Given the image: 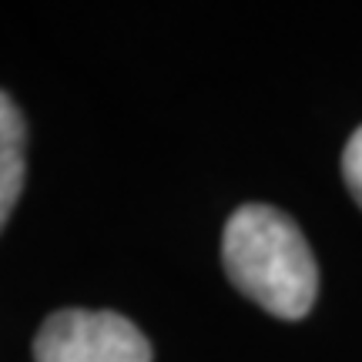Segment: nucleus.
Listing matches in <instances>:
<instances>
[{
  "mask_svg": "<svg viewBox=\"0 0 362 362\" xmlns=\"http://www.w3.org/2000/svg\"><path fill=\"white\" fill-rule=\"evenodd\" d=\"M221 262L232 285L279 319L309 315L319 269L298 225L272 205H242L225 225Z\"/></svg>",
  "mask_w": 362,
  "mask_h": 362,
  "instance_id": "nucleus-1",
  "label": "nucleus"
},
{
  "mask_svg": "<svg viewBox=\"0 0 362 362\" xmlns=\"http://www.w3.org/2000/svg\"><path fill=\"white\" fill-rule=\"evenodd\" d=\"M37 362H151L138 325L117 312L61 309L47 315L34 339Z\"/></svg>",
  "mask_w": 362,
  "mask_h": 362,
  "instance_id": "nucleus-2",
  "label": "nucleus"
},
{
  "mask_svg": "<svg viewBox=\"0 0 362 362\" xmlns=\"http://www.w3.org/2000/svg\"><path fill=\"white\" fill-rule=\"evenodd\" d=\"M342 178H346V188L362 208V128L352 134L346 151H342Z\"/></svg>",
  "mask_w": 362,
  "mask_h": 362,
  "instance_id": "nucleus-4",
  "label": "nucleus"
},
{
  "mask_svg": "<svg viewBox=\"0 0 362 362\" xmlns=\"http://www.w3.org/2000/svg\"><path fill=\"white\" fill-rule=\"evenodd\" d=\"M27 121L7 90H0V232L17 208L27 181Z\"/></svg>",
  "mask_w": 362,
  "mask_h": 362,
  "instance_id": "nucleus-3",
  "label": "nucleus"
}]
</instances>
